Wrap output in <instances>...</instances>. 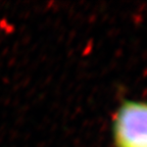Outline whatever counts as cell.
Listing matches in <instances>:
<instances>
[{"instance_id":"cell-1","label":"cell","mask_w":147,"mask_h":147,"mask_svg":"<svg viewBox=\"0 0 147 147\" xmlns=\"http://www.w3.org/2000/svg\"><path fill=\"white\" fill-rule=\"evenodd\" d=\"M117 147H147V103L132 101L124 104L115 121Z\"/></svg>"}]
</instances>
